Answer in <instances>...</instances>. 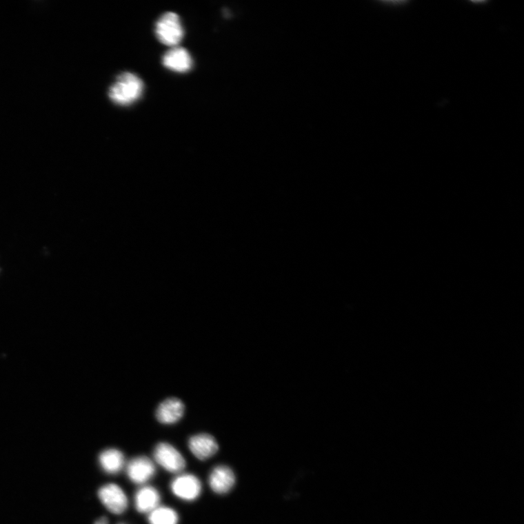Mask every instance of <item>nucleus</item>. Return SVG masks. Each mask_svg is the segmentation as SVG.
Listing matches in <instances>:
<instances>
[{
  "mask_svg": "<svg viewBox=\"0 0 524 524\" xmlns=\"http://www.w3.org/2000/svg\"><path fill=\"white\" fill-rule=\"evenodd\" d=\"M143 83L136 74L125 72L118 76L109 91L110 99L118 105L127 106L137 101L143 94Z\"/></svg>",
  "mask_w": 524,
  "mask_h": 524,
  "instance_id": "f257e3e1",
  "label": "nucleus"
},
{
  "mask_svg": "<svg viewBox=\"0 0 524 524\" xmlns=\"http://www.w3.org/2000/svg\"><path fill=\"white\" fill-rule=\"evenodd\" d=\"M155 33L161 43L173 48L179 44L185 34L179 17L173 12L164 13L157 20Z\"/></svg>",
  "mask_w": 524,
  "mask_h": 524,
  "instance_id": "f03ea898",
  "label": "nucleus"
},
{
  "mask_svg": "<svg viewBox=\"0 0 524 524\" xmlns=\"http://www.w3.org/2000/svg\"><path fill=\"white\" fill-rule=\"evenodd\" d=\"M154 461L169 473L180 474L186 467L185 457L168 443L156 445L153 452Z\"/></svg>",
  "mask_w": 524,
  "mask_h": 524,
  "instance_id": "7ed1b4c3",
  "label": "nucleus"
},
{
  "mask_svg": "<svg viewBox=\"0 0 524 524\" xmlns=\"http://www.w3.org/2000/svg\"><path fill=\"white\" fill-rule=\"evenodd\" d=\"M170 491L180 500L192 502L202 493V483L191 474H180L170 484Z\"/></svg>",
  "mask_w": 524,
  "mask_h": 524,
  "instance_id": "20e7f679",
  "label": "nucleus"
},
{
  "mask_svg": "<svg viewBox=\"0 0 524 524\" xmlns=\"http://www.w3.org/2000/svg\"><path fill=\"white\" fill-rule=\"evenodd\" d=\"M100 501L110 513L121 515L128 507V499L123 490L115 483L103 485L98 492Z\"/></svg>",
  "mask_w": 524,
  "mask_h": 524,
  "instance_id": "39448f33",
  "label": "nucleus"
},
{
  "mask_svg": "<svg viewBox=\"0 0 524 524\" xmlns=\"http://www.w3.org/2000/svg\"><path fill=\"white\" fill-rule=\"evenodd\" d=\"M126 474L131 482L143 485L149 482L156 474L154 463L148 456H136L125 465Z\"/></svg>",
  "mask_w": 524,
  "mask_h": 524,
  "instance_id": "423d86ee",
  "label": "nucleus"
},
{
  "mask_svg": "<svg viewBox=\"0 0 524 524\" xmlns=\"http://www.w3.org/2000/svg\"><path fill=\"white\" fill-rule=\"evenodd\" d=\"M208 483L212 491L217 494H226L234 486L235 476L234 472L228 466L218 465L209 475Z\"/></svg>",
  "mask_w": 524,
  "mask_h": 524,
  "instance_id": "0eeeda50",
  "label": "nucleus"
},
{
  "mask_svg": "<svg viewBox=\"0 0 524 524\" xmlns=\"http://www.w3.org/2000/svg\"><path fill=\"white\" fill-rule=\"evenodd\" d=\"M188 447L192 454L201 461L212 457L219 451V445L216 439L206 434L192 436L189 439Z\"/></svg>",
  "mask_w": 524,
  "mask_h": 524,
  "instance_id": "6e6552de",
  "label": "nucleus"
},
{
  "mask_svg": "<svg viewBox=\"0 0 524 524\" xmlns=\"http://www.w3.org/2000/svg\"><path fill=\"white\" fill-rule=\"evenodd\" d=\"M163 63L166 68L177 72H187L192 68V59L183 48L174 47L163 56Z\"/></svg>",
  "mask_w": 524,
  "mask_h": 524,
  "instance_id": "1a4fd4ad",
  "label": "nucleus"
},
{
  "mask_svg": "<svg viewBox=\"0 0 524 524\" xmlns=\"http://www.w3.org/2000/svg\"><path fill=\"white\" fill-rule=\"evenodd\" d=\"M185 414V405L178 399H168L162 402L156 412L159 423L164 425L175 424Z\"/></svg>",
  "mask_w": 524,
  "mask_h": 524,
  "instance_id": "9d476101",
  "label": "nucleus"
},
{
  "mask_svg": "<svg viewBox=\"0 0 524 524\" xmlns=\"http://www.w3.org/2000/svg\"><path fill=\"white\" fill-rule=\"evenodd\" d=\"M161 502V495L159 491L151 486H143L135 494V507L140 514H150L160 506Z\"/></svg>",
  "mask_w": 524,
  "mask_h": 524,
  "instance_id": "9b49d317",
  "label": "nucleus"
},
{
  "mask_svg": "<svg viewBox=\"0 0 524 524\" xmlns=\"http://www.w3.org/2000/svg\"><path fill=\"white\" fill-rule=\"evenodd\" d=\"M99 463L102 470L110 475H117L125 467L124 454L117 449L103 451L99 456Z\"/></svg>",
  "mask_w": 524,
  "mask_h": 524,
  "instance_id": "f8f14e48",
  "label": "nucleus"
},
{
  "mask_svg": "<svg viewBox=\"0 0 524 524\" xmlns=\"http://www.w3.org/2000/svg\"><path fill=\"white\" fill-rule=\"evenodd\" d=\"M177 511L169 507L159 506L148 514L150 524H179Z\"/></svg>",
  "mask_w": 524,
  "mask_h": 524,
  "instance_id": "ddd939ff",
  "label": "nucleus"
},
{
  "mask_svg": "<svg viewBox=\"0 0 524 524\" xmlns=\"http://www.w3.org/2000/svg\"><path fill=\"white\" fill-rule=\"evenodd\" d=\"M94 524H109V521L108 518L102 517L97 520Z\"/></svg>",
  "mask_w": 524,
  "mask_h": 524,
  "instance_id": "4468645a",
  "label": "nucleus"
},
{
  "mask_svg": "<svg viewBox=\"0 0 524 524\" xmlns=\"http://www.w3.org/2000/svg\"><path fill=\"white\" fill-rule=\"evenodd\" d=\"M118 524H125V523H118Z\"/></svg>",
  "mask_w": 524,
  "mask_h": 524,
  "instance_id": "2eb2a0df",
  "label": "nucleus"
}]
</instances>
